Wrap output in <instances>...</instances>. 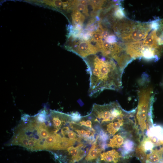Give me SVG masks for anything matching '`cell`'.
I'll use <instances>...</instances> for the list:
<instances>
[{
    "label": "cell",
    "mask_w": 163,
    "mask_h": 163,
    "mask_svg": "<svg viewBox=\"0 0 163 163\" xmlns=\"http://www.w3.org/2000/svg\"><path fill=\"white\" fill-rule=\"evenodd\" d=\"M45 109L33 116L23 114L9 145H18L31 151H61L65 148L66 138L53 124Z\"/></svg>",
    "instance_id": "1"
},
{
    "label": "cell",
    "mask_w": 163,
    "mask_h": 163,
    "mask_svg": "<svg viewBox=\"0 0 163 163\" xmlns=\"http://www.w3.org/2000/svg\"><path fill=\"white\" fill-rule=\"evenodd\" d=\"M85 61L90 75V97H95L105 90L119 91L122 89L123 71L113 59L94 55Z\"/></svg>",
    "instance_id": "2"
},
{
    "label": "cell",
    "mask_w": 163,
    "mask_h": 163,
    "mask_svg": "<svg viewBox=\"0 0 163 163\" xmlns=\"http://www.w3.org/2000/svg\"><path fill=\"white\" fill-rule=\"evenodd\" d=\"M147 75H143L140 82L138 102L135 115V129L140 138L153 125L152 109L154 101L153 89Z\"/></svg>",
    "instance_id": "3"
},
{
    "label": "cell",
    "mask_w": 163,
    "mask_h": 163,
    "mask_svg": "<svg viewBox=\"0 0 163 163\" xmlns=\"http://www.w3.org/2000/svg\"><path fill=\"white\" fill-rule=\"evenodd\" d=\"M119 24L117 32L123 40L128 42L139 41L146 38L152 30L150 23H142L123 20Z\"/></svg>",
    "instance_id": "4"
},
{
    "label": "cell",
    "mask_w": 163,
    "mask_h": 163,
    "mask_svg": "<svg viewBox=\"0 0 163 163\" xmlns=\"http://www.w3.org/2000/svg\"><path fill=\"white\" fill-rule=\"evenodd\" d=\"M162 46L155 48L147 45L142 40L126 44V53L133 59L142 58L150 61H157L163 52Z\"/></svg>",
    "instance_id": "5"
},
{
    "label": "cell",
    "mask_w": 163,
    "mask_h": 163,
    "mask_svg": "<svg viewBox=\"0 0 163 163\" xmlns=\"http://www.w3.org/2000/svg\"><path fill=\"white\" fill-rule=\"evenodd\" d=\"M92 144L87 154L78 163H98L101 154L105 150V144L99 135Z\"/></svg>",
    "instance_id": "6"
},
{
    "label": "cell",
    "mask_w": 163,
    "mask_h": 163,
    "mask_svg": "<svg viewBox=\"0 0 163 163\" xmlns=\"http://www.w3.org/2000/svg\"><path fill=\"white\" fill-rule=\"evenodd\" d=\"M85 147L84 143L81 142L76 146H71L63 150L65 152L67 163H75L82 159L86 155L87 152L83 149Z\"/></svg>",
    "instance_id": "7"
},
{
    "label": "cell",
    "mask_w": 163,
    "mask_h": 163,
    "mask_svg": "<svg viewBox=\"0 0 163 163\" xmlns=\"http://www.w3.org/2000/svg\"><path fill=\"white\" fill-rule=\"evenodd\" d=\"M71 129L77 133L82 139L89 144H92L95 141L94 138L96 131L94 128L90 129L81 126L73 121L69 124Z\"/></svg>",
    "instance_id": "8"
},
{
    "label": "cell",
    "mask_w": 163,
    "mask_h": 163,
    "mask_svg": "<svg viewBox=\"0 0 163 163\" xmlns=\"http://www.w3.org/2000/svg\"><path fill=\"white\" fill-rule=\"evenodd\" d=\"M129 160L117 150L112 149L102 152L97 163H129Z\"/></svg>",
    "instance_id": "9"
},
{
    "label": "cell",
    "mask_w": 163,
    "mask_h": 163,
    "mask_svg": "<svg viewBox=\"0 0 163 163\" xmlns=\"http://www.w3.org/2000/svg\"><path fill=\"white\" fill-rule=\"evenodd\" d=\"M73 51L81 57L85 58L96 53L99 50L86 41H81L78 43L77 47L74 48Z\"/></svg>",
    "instance_id": "10"
},
{
    "label": "cell",
    "mask_w": 163,
    "mask_h": 163,
    "mask_svg": "<svg viewBox=\"0 0 163 163\" xmlns=\"http://www.w3.org/2000/svg\"><path fill=\"white\" fill-rule=\"evenodd\" d=\"M69 124L62 129L61 133L62 136L64 137L73 139L79 143L82 142V139L77 133L70 129Z\"/></svg>",
    "instance_id": "11"
},
{
    "label": "cell",
    "mask_w": 163,
    "mask_h": 163,
    "mask_svg": "<svg viewBox=\"0 0 163 163\" xmlns=\"http://www.w3.org/2000/svg\"><path fill=\"white\" fill-rule=\"evenodd\" d=\"M76 122L81 126L90 129L93 128V126L94 125L93 122L88 115L82 116L81 119Z\"/></svg>",
    "instance_id": "12"
},
{
    "label": "cell",
    "mask_w": 163,
    "mask_h": 163,
    "mask_svg": "<svg viewBox=\"0 0 163 163\" xmlns=\"http://www.w3.org/2000/svg\"><path fill=\"white\" fill-rule=\"evenodd\" d=\"M114 14L116 18L119 19H122L126 17L123 9L121 7H117L116 8Z\"/></svg>",
    "instance_id": "13"
},
{
    "label": "cell",
    "mask_w": 163,
    "mask_h": 163,
    "mask_svg": "<svg viewBox=\"0 0 163 163\" xmlns=\"http://www.w3.org/2000/svg\"><path fill=\"white\" fill-rule=\"evenodd\" d=\"M72 17L75 18L79 19L83 22L85 18L84 16L83 15L78 11L75 9L73 11Z\"/></svg>",
    "instance_id": "14"
},
{
    "label": "cell",
    "mask_w": 163,
    "mask_h": 163,
    "mask_svg": "<svg viewBox=\"0 0 163 163\" xmlns=\"http://www.w3.org/2000/svg\"><path fill=\"white\" fill-rule=\"evenodd\" d=\"M102 38L101 33H95L93 35L91 41L99 42L102 41Z\"/></svg>",
    "instance_id": "15"
},
{
    "label": "cell",
    "mask_w": 163,
    "mask_h": 163,
    "mask_svg": "<svg viewBox=\"0 0 163 163\" xmlns=\"http://www.w3.org/2000/svg\"><path fill=\"white\" fill-rule=\"evenodd\" d=\"M105 40L110 44H113L116 42L117 39L115 35H110L105 39Z\"/></svg>",
    "instance_id": "16"
},
{
    "label": "cell",
    "mask_w": 163,
    "mask_h": 163,
    "mask_svg": "<svg viewBox=\"0 0 163 163\" xmlns=\"http://www.w3.org/2000/svg\"><path fill=\"white\" fill-rule=\"evenodd\" d=\"M76 10L78 11H83L84 12L86 13L88 12L87 8L86 6L84 5L81 4H78L76 6Z\"/></svg>",
    "instance_id": "17"
},
{
    "label": "cell",
    "mask_w": 163,
    "mask_h": 163,
    "mask_svg": "<svg viewBox=\"0 0 163 163\" xmlns=\"http://www.w3.org/2000/svg\"><path fill=\"white\" fill-rule=\"evenodd\" d=\"M101 34L102 38L105 39L110 35L109 31L106 29H103Z\"/></svg>",
    "instance_id": "18"
},
{
    "label": "cell",
    "mask_w": 163,
    "mask_h": 163,
    "mask_svg": "<svg viewBox=\"0 0 163 163\" xmlns=\"http://www.w3.org/2000/svg\"><path fill=\"white\" fill-rule=\"evenodd\" d=\"M72 18L73 23L75 25H81L83 23L81 20L79 19L73 17H72Z\"/></svg>",
    "instance_id": "19"
},
{
    "label": "cell",
    "mask_w": 163,
    "mask_h": 163,
    "mask_svg": "<svg viewBox=\"0 0 163 163\" xmlns=\"http://www.w3.org/2000/svg\"><path fill=\"white\" fill-rule=\"evenodd\" d=\"M160 26L158 30L161 33H163V19L160 20Z\"/></svg>",
    "instance_id": "20"
},
{
    "label": "cell",
    "mask_w": 163,
    "mask_h": 163,
    "mask_svg": "<svg viewBox=\"0 0 163 163\" xmlns=\"http://www.w3.org/2000/svg\"><path fill=\"white\" fill-rule=\"evenodd\" d=\"M77 1V2L78 3H79V4H82L85 6H86L87 4V1L86 0H80V1Z\"/></svg>",
    "instance_id": "21"
}]
</instances>
